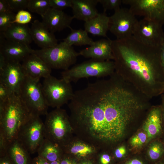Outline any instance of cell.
Segmentation results:
<instances>
[{
  "label": "cell",
  "instance_id": "cell-1",
  "mask_svg": "<svg viewBox=\"0 0 164 164\" xmlns=\"http://www.w3.org/2000/svg\"><path fill=\"white\" fill-rule=\"evenodd\" d=\"M150 100L115 72L75 91L69 106L73 118L94 137L114 142L123 136Z\"/></svg>",
  "mask_w": 164,
  "mask_h": 164
},
{
  "label": "cell",
  "instance_id": "cell-2",
  "mask_svg": "<svg viewBox=\"0 0 164 164\" xmlns=\"http://www.w3.org/2000/svg\"><path fill=\"white\" fill-rule=\"evenodd\" d=\"M115 71L151 99L164 93L161 46L145 44L133 35L112 40Z\"/></svg>",
  "mask_w": 164,
  "mask_h": 164
},
{
  "label": "cell",
  "instance_id": "cell-3",
  "mask_svg": "<svg viewBox=\"0 0 164 164\" xmlns=\"http://www.w3.org/2000/svg\"><path fill=\"white\" fill-rule=\"evenodd\" d=\"M32 114L17 94L0 101V142L8 145L16 139L22 126Z\"/></svg>",
  "mask_w": 164,
  "mask_h": 164
},
{
  "label": "cell",
  "instance_id": "cell-4",
  "mask_svg": "<svg viewBox=\"0 0 164 164\" xmlns=\"http://www.w3.org/2000/svg\"><path fill=\"white\" fill-rule=\"evenodd\" d=\"M30 53H33L41 58L52 69H69L74 64L80 56L72 46L64 41L47 48L35 50L29 48Z\"/></svg>",
  "mask_w": 164,
  "mask_h": 164
},
{
  "label": "cell",
  "instance_id": "cell-5",
  "mask_svg": "<svg viewBox=\"0 0 164 164\" xmlns=\"http://www.w3.org/2000/svg\"><path fill=\"white\" fill-rule=\"evenodd\" d=\"M114 72L113 61L91 59L63 70L61 75L62 78L71 83L83 78L109 76Z\"/></svg>",
  "mask_w": 164,
  "mask_h": 164
},
{
  "label": "cell",
  "instance_id": "cell-6",
  "mask_svg": "<svg viewBox=\"0 0 164 164\" xmlns=\"http://www.w3.org/2000/svg\"><path fill=\"white\" fill-rule=\"evenodd\" d=\"M39 80L26 75L18 94L30 113L39 116L46 115L49 107Z\"/></svg>",
  "mask_w": 164,
  "mask_h": 164
},
{
  "label": "cell",
  "instance_id": "cell-7",
  "mask_svg": "<svg viewBox=\"0 0 164 164\" xmlns=\"http://www.w3.org/2000/svg\"><path fill=\"white\" fill-rule=\"evenodd\" d=\"M42 86L49 107L60 108L70 101L74 94L71 83L62 78L59 79L50 75L44 78Z\"/></svg>",
  "mask_w": 164,
  "mask_h": 164
},
{
  "label": "cell",
  "instance_id": "cell-8",
  "mask_svg": "<svg viewBox=\"0 0 164 164\" xmlns=\"http://www.w3.org/2000/svg\"><path fill=\"white\" fill-rule=\"evenodd\" d=\"M44 125L40 116L32 114L19 131L17 139L30 154L37 152L45 138Z\"/></svg>",
  "mask_w": 164,
  "mask_h": 164
},
{
  "label": "cell",
  "instance_id": "cell-9",
  "mask_svg": "<svg viewBox=\"0 0 164 164\" xmlns=\"http://www.w3.org/2000/svg\"><path fill=\"white\" fill-rule=\"evenodd\" d=\"M46 115L44 122L45 138L58 144L63 142L69 129L68 118L65 111L57 108Z\"/></svg>",
  "mask_w": 164,
  "mask_h": 164
},
{
  "label": "cell",
  "instance_id": "cell-10",
  "mask_svg": "<svg viewBox=\"0 0 164 164\" xmlns=\"http://www.w3.org/2000/svg\"><path fill=\"white\" fill-rule=\"evenodd\" d=\"M109 17V31L117 39H123L133 35L138 20L129 8L120 7Z\"/></svg>",
  "mask_w": 164,
  "mask_h": 164
},
{
  "label": "cell",
  "instance_id": "cell-11",
  "mask_svg": "<svg viewBox=\"0 0 164 164\" xmlns=\"http://www.w3.org/2000/svg\"><path fill=\"white\" fill-rule=\"evenodd\" d=\"M136 16L164 25V0H122Z\"/></svg>",
  "mask_w": 164,
  "mask_h": 164
},
{
  "label": "cell",
  "instance_id": "cell-12",
  "mask_svg": "<svg viewBox=\"0 0 164 164\" xmlns=\"http://www.w3.org/2000/svg\"><path fill=\"white\" fill-rule=\"evenodd\" d=\"M162 26L153 21L143 18L138 21L133 36L142 42L154 46H161L164 40Z\"/></svg>",
  "mask_w": 164,
  "mask_h": 164
},
{
  "label": "cell",
  "instance_id": "cell-13",
  "mask_svg": "<svg viewBox=\"0 0 164 164\" xmlns=\"http://www.w3.org/2000/svg\"><path fill=\"white\" fill-rule=\"evenodd\" d=\"M26 74L19 62L7 61L0 70V82L8 87L12 93L18 94Z\"/></svg>",
  "mask_w": 164,
  "mask_h": 164
},
{
  "label": "cell",
  "instance_id": "cell-14",
  "mask_svg": "<svg viewBox=\"0 0 164 164\" xmlns=\"http://www.w3.org/2000/svg\"><path fill=\"white\" fill-rule=\"evenodd\" d=\"M0 36V53L7 62L20 63L30 54L29 46L8 39L1 32Z\"/></svg>",
  "mask_w": 164,
  "mask_h": 164
},
{
  "label": "cell",
  "instance_id": "cell-15",
  "mask_svg": "<svg viewBox=\"0 0 164 164\" xmlns=\"http://www.w3.org/2000/svg\"><path fill=\"white\" fill-rule=\"evenodd\" d=\"M42 22L51 32L61 31L70 27L73 16L66 14L62 10L50 8L41 17Z\"/></svg>",
  "mask_w": 164,
  "mask_h": 164
},
{
  "label": "cell",
  "instance_id": "cell-16",
  "mask_svg": "<svg viewBox=\"0 0 164 164\" xmlns=\"http://www.w3.org/2000/svg\"><path fill=\"white\" fill-rule=\"evenodd\" d=\"M112 40L108 38L94 41L89 47L81 50L80 55L85 58L101 61L113 60Z\"/></svg>",
  "mask_w": 164,
  "mask_h": 164
},
{
  "label": "cell",
  "instance_id": "cell-17",
  "mask_svg": "<svg viewBox=\"0 0 164 164\" xmlns=\"http://www.w3.org/2000/svg\"><path fill=\"white\" fill-rule=\"evenodd\" d=\"M22 65L26 75L40 79L51 75L52 69L40 57L30 53L22 62Z\"/></svg>",
  "mask_w": 164,
  "mask_h": 164
},
{
  "label": "cell",
  "instance_id": "cell-18",
  "mask_svg": "<svg viewBox=\"0 0 164 164\" xmlns=\"http://www.w3.org/2000/svg\"><path fill=\"white\" fill-rule=\"evenodd\" d=\"M163 118L161 105L154 106L149 111L144 124L143 129L147 138L151 140L163 132Z\"/></svg>",
  "mask_w": 164,
  "mask_h": 164
},
{
  "label": "cell",
  "instance_id": "cell-19",
  "mask_svg": "<svg viewBox=\"0 0 164 164\" xmlns=\"http://www.w3.org/2000/svg\"><path fill=\"white\" fill-rule=\"evenodd\" d=\"M30 28L32 41L41 49L50 48L58 44V40L53 33L42 22L35 20Z\"/></svg>",
  "mask_w": 164,
  "mask_h": 164
},
{
  "label": "cell",
  "instance_id": "cell-20",
  "mask_svg": "<svg viewBox=\"0 0 164 164\" xmlns=\"http://www.w3.org/2000/svg\"><path fill=\"white\" fill-rule=\"evenodd\" d=\"M98 0H72L73 17L85 22L98 13L96 6Z\"/></svg>",
  "mask_w": 164,
  "mask_h": 164
},
{
  "label": "cell",
  "instance_id": "cell-21",
  "mask_svg": "<svg viewBox=\"0 0 164 164\" xmlns=\"http://www.w3.org/2000/svg\"><path fill=\"white\" fill-rule=\"evenodd\" d=\"M109 19L106 12L98 13L94 17L85 22L84 30L94 36L107 37Z\"/></svg>",
  "mask_w": 164,
  "mask_h": 164
},
{
  "label": "cell",
  "instance_id": "cell-22",
  "mask_svg": "<svg viewBox=\"0 0 164 164\" xmlns=\"http://www.w3.org/2000/svg\"><path fill=\"white\" fill-rule=\"evenodd\" d=\"M2 32L6 39L27 46L32 40L30 28L27 24L13 23L5 32Z\"/></svg>",
  "mask_w": 164,
  "mask_h": 164
},
{
  "label": "cell",
  "instance_id": "cell-23",
  "mask_svg": "<svg viewBox=\"0 0 164 164\" xmlns=\"http://www.w3.org/2000/svg\"><path fill=\"white\" fill-rule=\"evenodd\" d=\"M29 154L17 139L8 145L6 152L13 164H30Z\"/></svg>",
  "mask_w": 164,
  "mask_h": 164
},
{
  "label": "cell",
  "instance_id": "cell-24",
  "mask_svg": "<svg viewBox=\"0 0 164 164\" xmlns=\"http://www.w3.org/2000/svg\"><path fill=\"white\" fill-rule=\"evenodd\" d=\"M37 152L39 156L51 162L58 160L60 150L58 144L44 138Z\"/></svg>",
  "mask_w": 164,
  "mask_h": 164
},
{
  "label": "cell",
  "instance_id": "cell-25",
  "mask_svg": "<svg viewBox=\"0 0 164 164\" xmlns=\"http://www.w3.org/2000/svg\"><path fill=\"white\" fill-rule=\"evenodd\" d=\"M70 33L65 39L63 41L68 45L81 46L92 45L94 41L88 36V33L85 30L82 29H75L70 28Z\"/></svg>",
  "mask_w": 164,
  "mask_h": 164
},
{
  "label": "cell",
  "instance_id": "cell-26",
  "mask_svg": "<svg viewBox=\"0 0 164 164\" xmlns=\"http://www.w3.org/2000/svg\"><path fill=\"white\" fill-rule=\"evenodd\" d=\"M147 159L153 164L164 158V147L162 142L159 140L153 142L147 152Z\"/></svg>",
  "mask_w": 164,
  "mask_h": 164
},
{
  "label": "cell",
  "instance_id": "cell-27",
  "mask_svg": "<svg viewBox=\"0 0 164 164\" xmlns=\"http://www.w3.org/2000/svg\"><path fill=\"white\" fill-rule=\"evenodd\" d=\"M50 8L49 0H29L27 9L42 17Z\"/></svg>",
  "mask_w": 164,
  "mask_h": 164
},
{
  "label": "cell",
  "instance_id": "cell-28",
  "mask_svg": "<svg viewBox=\"0 0 164 164\" xmlns=\"http://www.w3.org/2000/svg\"><path fill=\"white\" fill-rule=\"evenodd\" d=\"M72 154L80 157H85L92 152V148L85 144L80 142L73 144L70 149Z\"/></svg>",
  "mask_w": 164,
  "mask_h": 164
},
{
  "label": "cell",
  "instance_id": "cell-29",
  "mask_svg": "<svg viewBox=\"0 0 164 164\" xmlns=\"http://www.w3.org/2000/svg\"><path fill=\"white\" fill-rule=\"evenodd\" d=\"M16 14L13 12L0 13V31L5 32L13 24Z\"/></svg>",
  "mask_w": 164,
  "mask_h": 164
},
{
  "label": "cell",
  "instance_id": "cell-30",
  "mask_svg": "<svg viewBox=\"0 0 164 164\" xmlns=\"http://www.w3.org/2000/svg\"><path fill=\"white\" fill-rule=\"evenodd\" d=\"M32 16L31 13L25 10L19 11L16 14L13 24L15 23L20 24H27L31 21Z\"/></svg>",
  "mask_w": 164,
  "mask_h": 164
},
{
  "label": "cell",
  "instance_id": "cell-31",
  "mask_svg": "<svg viewBox=\"0 0 164 164\" xmlns=\"http://www.w3.org/2000/svg\"><path fill=\"white\" fill-rule=\"evenodd\" d=\"M98 3L102 5L104 9L103 12H106L108 10L114 11L120 8L122 0H98Z\"/></svg>",
  "mask_w": 164,
  "mask_h": 164
},
{
  "label": "cell",
  "instance_id": "cell-32",
  "mask_svg": "<svg viewBox=\"0 0 164 164\" xmlns=\"http://www.w3.org/2000/svg\"><path fill=\"white\" fill-rule=\"evenodd\" d=\"M147 138V135L145 132H140L132 138L130 143L133 148H138L145 143Z\"/></svg>",
  "mask_w": 164,
  "mask_h": 164
},
{
  "label": "cell",
  "instance_id": "cell-33",
  "mask_svg": "<svg viewBox=\"0 0 164 164\" xmlns=\"http://www.w3.org/2000/svg\"><path fill=\"white\" fill-rule=\"evenodd\" d=\"M29 0H7L12 11L17 12L27 9Z\"/></svg>",
  "mask_w": 164,
  "mask_h": 164
},
{
  "label": "cell",
  "instance_id": "cell-34",
  "mask_svg": "<svg viewBox=\"0 0 164 164\" xmlns=\"http://www.w3.org/2000/svg\"><path fill=\"white\" fill-rule=\"evenodd\" d=\"M50 8L62 10L67 8L71 7L72 0H49Z\"/></svg>",
  "mask_w": 164,
  "mask_h": 164
},
{
  "label": "cell",
  "instance_id": "cell-35",
  "mask_svg": "<svg viewBox=\"0 0 164 164\" xmlns=\"http://www.w3.org/2000/svg\"><path fill=\"white\" fill-rule=\"evenodd\" d=\"M13 93L8 87L0 82V101L5 102Z\"/></svg>",
  "mask_w": 164,
  "mask_h": 164
},
{
  "label": "cell",
  "instance_id": "cell-36",
  "mask_svg": "<svg viewBox=\"0 0 164 164\" xmlns=\"http://www.w3.org/2000/svg\"><path fill=\"white\" fill-rule=\"evenodd\" d=\"M12 12L7 0H0V13Z\"/></svg>",
  "mask_w": 164,
  "mask_h": 164
},
{
  "label": "cell",
  "instance_id": "cell-37",
  "mask_svg": "<svg viewBox=\"0 0 164 164\" xmlns=\"http://www.w3.org/2000/svg\"><path fill=\"white\" fill-rule=\"evenodd\" d=\"M126 153V150L124 146H121L117 149L115 152V155L116 158L118 159L123 158Z\"/></svg>",
  "mask_w": 164,
  "mask_h": 164
},
{
  "label": "cell",
  "instance_id": "cell-38",
  "mask_svg": "<svg viewBox=\"0 0 164 164\" xmlns=\"http://www.w3.org/2000/svg\"><path fill=\"white\" fill-rule=\"evenodd\" d=\"M122 164H147L146 162L141 159L135 157L125 160Z\"/></svg>",
  "mask_w": 164,
  "mask_h": 164
},
{
  "label": "cell",
  "instance_id": "cell-39",
  "mask_svg": "<svg viewBox=\"0 0 164 164\" xmlns=\"http://www.w3.org/2000/svg\"><path fill=\"white\" fill-rule=\"evenodd\" d=\"M111 161V157L108 154H103L100 158V161L102 164H109Z\"/></svg>",
  "mask_w": 164,
  "mask_h": 164
},
{
  "label": "cell",
  "instance_id": "cell-40",
  "mask_svg": "<svg viewBox=\"0 0 164 164\" xmlns=\"http://www.w3.org/2000/svg\"><path fill=\"white\" fill-rule=\"evenodd\" d=\"M32 164H49V162L45 159L38 156L34 159Z\"/></svg>",
  "mask_w": 164,
  "mask_h": 164
},
{
  "label": "cell",
  "instance_id": "cell-41",
  "mask_svg": "<svg viewBox=\"0 0 164 164\" xmlns=\"http://www.w3.org/2000/svg\"><path fill=\"white\" fill-rule=\"evenodd\" d=\"M0 164H13L9 158L5 155L1 157Z\"/></svg>",
  "mask_w": 164,
  "mask_h": 164
},
{
  "label": "cell",
  "instance_id": "cell-42",
  "mask_svg": "<svg viewBox=\"0 0 164 164\" xmlns=\"http://www.w3.org/2000/svg\"><path fill=\"white\" fill-rule=\"evenodd\" d=\"M161 59L162 65L164 69V40L161 46Z\"/></svg>",
  "mask_w": 164,
  "mask_h": 164
},
{
  "label": "cell",
  "instance_id": "cell-43",
  "mask_svg": "<svg viewBox=\"0 0 164 164\" xmlns=\"http://www.w3.org/2000/svg\"><path fill=\"white\" fill-rule=\"evenodd\" d=\"M60 164H77L75 162L68 159L65 158L60 162Z\"/></svg>",
  "mask_w": 164,
  "mask_h": 164
},
{
  "label": "cell",
  "instance_id": "cell-44",
  "mask_svg": "<svg viewBox=\"0 0 164 164\" xmlns=\"http://www.w3.org/2000/svg\"><path fill=\"white\" fill-rule=\"evenodd\" d=\"M161 95L162 99V104L161 106L162 108V114L163 120L164 121V93L161 94Z\"/></svg>",
  "mask_w": 164,
  "mask_h": 164
},
{
  "label": "cell",
  "instance_id": "cell-45",
  "mask_svg": "<svg viewBox=\"0 0 164 164\" xmlns=\"http://www.w3.org/2000/svg\"><path fill=\"white\" fill-rule=\"evenodd\" d=\"M153 164H164V158L160 161Z\"/></svg>",
  "mask_w": 164,
  "mask_h": 164
},
{
  "label": "cell",
  "instance_id": "cell-46",
  "mask_svg": "<svg viewBox=\"0 0 164 164\" xmlns=\"http://www.w3.org/2000/svg\"><path fill=\"white\" fill-rule=\"evenodd\" d=\"M49 164H60V162L58 161L57 160L51 162H49Z\"/></svg>",
  "mask_w": 164,
  "mask_h": 164
},
{
  "label": "cell",
  "instance_id": "cell-47",
  "mask_svg": "<svg viewBox=\"0 0 164 164\" xmlns=\"http://www.w3.org/2000/svg\"><path fill=\"white\" fill-rule=\"evenodd\" d=\"M80 164H92L89 162H84L81 163Z\"/></svg>",
  "mask_w": 164,
  "mask_h": 164
},
{
  "label": "cell",
  "instance_id": "cell-48",
  "mask_svg": "<svg viewBox=\"0 0 164 164\" xmlns=\"http://www.w3.org/2000/svg\"><path fill=\"white\" fill-rule=\"evenodd\" d=\"M162 142L163 143V146H164V140Z\"/></svg>",
  "mask_w": 164,
  "mask_h": 164
},
{
  "label": "cell",
  "instance_id": "cell-49",
  "mask_svg": "<svg viewBox=\"0 0 164 164\" xmlns=\"http://www.w3.org/2000/svg\"></svg>",
  "mask_w": 164,
  "mask_h": 164
}]
</instances>
